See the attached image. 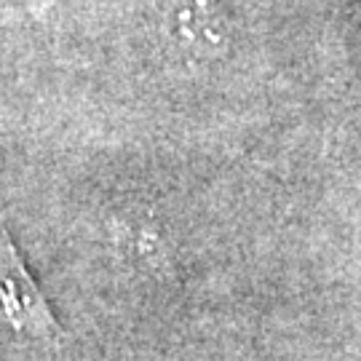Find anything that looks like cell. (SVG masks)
Masks as SVG:
<instances>
[{
  "label": "cell",
  "instance_id": "6da1fadb",
  "mask_svg": "<svg viewBox=\"0 0 361 361\" xmlns=\"http://www.w3.org/2000/svg\"><path fill=\"white\" fill-rule=\"evenodd\" d=\"M0 319L11 329L40 340L59 335L49 300L43 297L35 279L27 273L22 255L16 252L11 235L0 228Z\"/></svg>",
  "mask_w": 361,
  "mask_h": 361
},
{
  "label": "cell",
  "instance_id": "7a4b0ae2",
  "mask_svg": "<svg viewBox=\"0 0 361 361\" xmlns=\"http://www.w3.org/2000/svg\"><path fill=\"white\" fill-rule=\"evenodd\" d=\"M174 32L193 54L209 56L228 43L225 22L214 11L212 0H177L174 8Z\"/></svg>",
  "mask_w": 361,
  "mask_h": 361
}]
</instances>
